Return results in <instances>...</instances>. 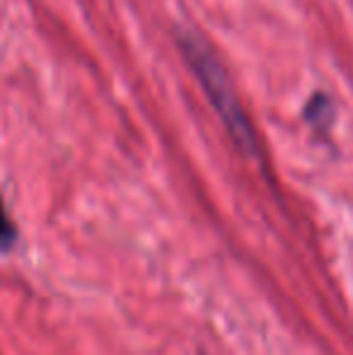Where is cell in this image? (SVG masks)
Returning <instances> with one entry per match:
<instances>
[{
  "label": "cell",
  "instance_id": "6da1fadb",
  "mask_svg": "<svg viewBox=\"0 0 353 355\" xmlns=\"http://www.w3.org/2000/svg\"><path fill=\"white\" fill-rule=\"evenodd\" d=\"M179 46H182V53L187 58L189 68L196 73L201 87L206 89L208 102L213 104L221 121L225 123L232 141L240 145L247 155H257L255 128H252L250 119H247L245 109H242L240 99H237L235 87L230 83V75L223 68V63L218 61L213 49L196 32H189V29L179 34Z\"/></svg>",
  "mask_w": 353,
  "mask_h": 355
},
{
  "label": "cell",
  "instance_id": "7a4b0ae2",
  "mask_svg": "<svg viewBox=\"0 0 353 355\" xmlns=\"http://www.w3.org/2000/svg\"><path fill=\"white\" fill-rule=\"evenodd\" d=\"M305 116L315 128L329 131V126L334 123V104H332V99L327 94H315L310 99V104H307Z\"/></svg>",
  "mask_w": 353,
  "mask_h": 355
},
{
  "label": "cell",
  "instance_id": "3957f363",
  "mask_svg": "<svg viewBox=\"0 0 353 355\" xmlns=\"http://www.w3.org/2000/svg\"><path fill=\"white\" fill-rule=\"evenodd\" d=\"M15 239H17V230H15L12 220L8 218V213H5L3 201H0V252H8L15 244Z\"/></svg>",
  "mask_w": 353,
  "mask_h": 355
}]
</instances>
